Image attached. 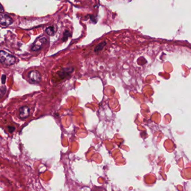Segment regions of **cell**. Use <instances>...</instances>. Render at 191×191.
<instances>
[{"mask_svg":"<svg viewBox=\"0 0 191 191\" xmlns=\"http://www.w3.org/2000/svg\"><path fill=\"white\" fill-rule=\"evenodd\" d=\"M30 109L29 107L24 106L19 109V117L22 119H25L29 116Z\"/></svg>","mask_w":191,"mask_h":191,"instance_id":"cell-5","label":"cell"},{"mask_svg":"<svg viewBox=\"0 0 191 191\" xmlns=\"http://www.w3.org/2000/svg\"><path fill=\"white\" fill-rule=\"evenodd\" d=\"M8 132L10 133L13 132L15 130V127L14 126H8Z\"/></svg>","mask_w":191,"mask_h":191,"instance_id":"cell-9","label":"cell"},{"mask_svg":"<svg viewBox=\"0 0 191 191\" xmlns=\"http://www.w3.org/2000/svg\"><path fill=\"white\" fill-rule=\"evenodd\" d=\"M28 77L30 80L34 82H39L41 81L42 77L40 73L36 70L30 71L28 74Z\"/></svg>","mask_w":191,"mask_h":191,"instance_id":"cell-3","label":"cell"},{"mask_svg":"<svg viewBox=\"0 0 191 191\" xmlns=\"http://www.w3.org/2000/svg\"><path fill=\"white\" fill-rule=\"evenodd\" d=\"M56 31H57V27L55 25L50 26L48 27L45 30L46 33L49 36H54L56 34Z\"/></svg>","mask_w":191,"mask_h":191,"instance_id":"cell-6","label":"cell"},{"mask_svg":"<svg viewBox=\"0 0 191 191\" xmlns=\"http://www.w3.org/2000/svg\"><path fill=\"white\" fill-rule=\"evenodd\" d=\"M6 79V75H3L2 76V83L3 84H4L5 83Z\"/></svg>","mask_w":191,"mask_h":191,"instance_id":"cell-10","label":"cell"},{"mask_svg":"<svg viewBox=\"0 0 191 191\" xmlns=\"http://www.w3.org/2000/svg\"><path fill=\"white\" fill-rule=\"evenodd\" d=\"M16 61L15 57L7 52L0 51V62L7 65L10 66L14 64Z\"/></svg>","mask_w":191,"mask_h":191,"instance_id":"cell-1","label":"cell"},{"mask_svg":"<svg viewBox=\"0 0 191 191\" xmlns=\"http://www.w3.org/2000/svg\"><path fill=\"white\" fill-rule=\"evenodd\" d=\"M70 36H71V35H70V31H67V30H66V31H65V33H64V34H63V38L62 39V40H63V41H66L68 37H70Z\"/></svg>","mask_w":191,"mask_h":191,"instance_id":"cell-8","label":"cell"},{"mask_svg":"<svg viewBox=\"0 0 191 191\" xmlns=\"http://www.w3.org/2000/svg\"><path fill=\"white\" fill-rule=\"evenodd\" d=\"M3 11H4L3 8V6L1 5V4L0 3V13L3 12Z\"/></svg>","mask_w":191,"mask_h":191,"instance_id":"cell-11","label":"cell"},{"mask_svg":"<svg viewBox=\"0 0 191 191\" xmlns=\"http://www.w3.org/2000/svg\"><path fill=\"white\" fill-rule=\"evenodd\" d=\"M46 41H47V38L45 37H40L38 38L36 41L35 42L34 44H33L31 50L36 51L40 49L42 47V45L46 42Z\"/></svg>","mask_w":191,"mask_h":191,"instance_id":"cell-2","label":"cell"},{"mask_svg":"<svg viewBox=\"0 0 191 191\" xmlns=\"http://www.w3.org/2000/svg\"><path fill=\"white\" fill-rule=\"evenodd\" d=\"M13 22V19L6 14H0V24L3 26H8Z\"/></svg>","mask_w":191,"mask_h":191,"instance_id":"cell-4","label":"cell"},{"mask_svg":"<svg viewBox=\"0 0 191 191\" xmlns=\"http://www.w3.org/2000/svg\"><path fill=\"white\" fill-rule=\"evenodd\" d=\"M106 44H107V43L105 41L102 42V43H99V44H98L96 47V48L94 49V51L96 52H98L100 51L101 50L103 49V48L105 47V45H106Z\"/></svg>","mask_w":191,"mask_h":191,"instance_id":"cell-7","label":"cell"}]
</instances>
